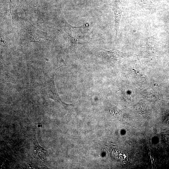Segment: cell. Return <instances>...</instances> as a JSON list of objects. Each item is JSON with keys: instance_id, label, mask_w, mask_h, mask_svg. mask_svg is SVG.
I'll return each instance as SVG.
<instances>
[{"instance_id": "obj_4", "label": "cell", "mask_w": 169, "mask_h": 169, "mask_svg": "<svg viewBox=\"0 0 169 169\" xmlns=\"http://www.w3.org/2000/svg\"><path fill=\"white\" fill-rule=\"evenodd\" d=\"M110 7L113 11L114 15L115 39H116L118 36L119 24L123 8L122 3L119 0H115L113 1L110 4Z\"/></svg>"}, {"instance_id": "obj_2", "label": "cell", "mask_w": 169, "mask_h": 169, "mask_svg": "<svg viewBox=\"0 0 169 169\" xmlns=\"http://www.w3.org/2000/svg\"><path fill=\"white\" fill-rule=\"evenodd\" d=\"M87 27L85 24L74 27L69 24L64 19H62L58 25V29L63 37L69 49L76 47L81 43L78 35L80 31Z\"/></svg>"}, {"instance_id": "obj_5", "label": "cell", "mask_w": 169, "mask_h": 169, "mask_svg": "<svg viewBox=\"0 0 169 169\" xmlns=\"http://www.w3.org/2000/svg\"><path fill=\"white\" fill-rule=\"evenodd\" d=\"M99 54L103 59L109 61L116 60L122 56L123 54L116 50H107L102 48L100 49Z\"/></svg>"}, {"instance_id": "obj_6", "label": "cell", "mask_w": 169, "mask_h": 169, "mask_svg": "<svg viewBox=\"0 0 169 169\" xmlns=\"http://www.w3.org/2000/svg\"><path fill=\"white\" fill-rule=\"evenodd\" d=\"M33 140L36 155L40 159L44 161L47 156V151L39 145L35 135L33 136Z\"/></svg>"}, {"instance_id": "obj_3", "label": "cell", "mask_w": 169, "mask_h": 169, "mask_svg": "<svg viewBox=\"0 0 169 169\" xmlns=\"http://www.w3.org/2000/svg\"><path fill=\"white\" fill-rule=\"evenodd\" d=\"M61 66L59 67L49 75L41 85L42 92L48 98L51 99L68 109L72 105L66 104L62 101L57 91L54 82V76L56 71Z\"/></svg>"}, {"instance_id": "obj_1", "label": "cell", "mask_w": 169, "mask_h": 169, "mask_svg": "<svg viewBox=\"0 0 169 169\" xmlns=\"http://www.w3.org/2000/svg\"><path fill=\"white\" fill-rule=\"evenodd\" d=\"M15 22L20 31L19 44L21 45L49 40L47 33L37 28L27 19L19 18Z\"/></svg>"}]
</instances>
